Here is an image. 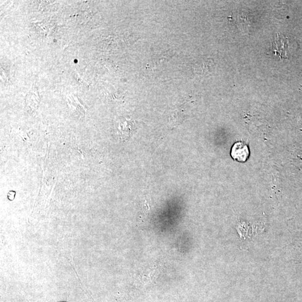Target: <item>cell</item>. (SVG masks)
<instances>
[{"instance_id":"3","label":"cell","mask_w":302,"mask_h":302,"mask_svg":"<svg viewBox=\"0 0 302 302\" xmlns=\"http://www.w3.org/2000/svg\"><path fill=\"white\" fill-rule=\"evenodd\" d=\"M182 119H183V116L182 114L178 111H176L171 115L170 122L173 126H176L177 123L182 122Z\"/></svg>"},{"instance_id":"1","label":"cell","mask_w":302,"mask_h":302,"mask_svg":"<svg viewBox=\"0 0 302 302\" xmlns=\"http://www.w3.org/2000/svg\"><path fill=\"white\" fill-rule=\"evenodd\" d=\"M230 154L234 160L244 162L247 161L250 156L249 147L244 142H236L232 148Z\"/></svg>"},{"instance_id":"2","label":"cell","mask_w":302,"mask_h":302,"mask_svg":"<svg viewBox=\"0 0 302 302\" xmlns=\"http://www.w3.org/2000/svg\"><path fill=\"white\" fill-rule=\"evenodd\" d=\"M213 63L209 59H202L196 63L194 65V69L198 73H205L209 71V68L213 67Z\"/></svg>"}]
</instances>
